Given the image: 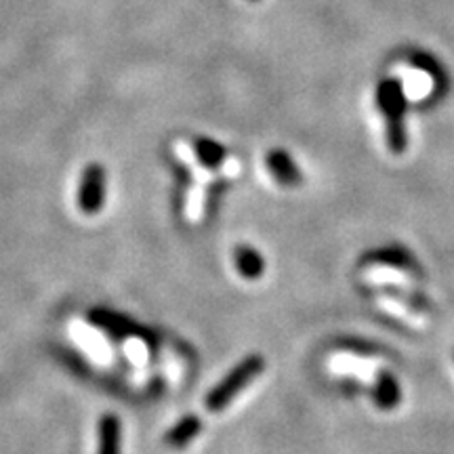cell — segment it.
<instances>
[{"instance_id": "9c48e42d", "label": "cell", "mask_w": 454, "mask_h": 454, "mask_svg": "<svg viewBox=\"0 0 454 454\" xmlns=\"http://www.w3.org/2000/svg\"><path fill=\"white\" fill-rule=\"evenodd\" d=\"M234 261L238 274L247 278V280H259L265 274V259L261 257V253L254 247H248V244L236 247Z\"/></svg>"}, {"instance_id": "30bf717a", "label": "cell", "mask_w": 454, "mask_h": 454, "mask_svg": "<svg viewBox=\"0 0 454 454\" xmlns=\"http://www.w3.org/2000/svg\"><path fill=\"white\" fill-rule=\"evenodd\" d=\"M411 64L417 67V70L429 74V76L434 78L435 87H440V93H444L448 89V74L444 70V66L440 64L438 57L425 53V51H417V53L411 55Z\"/></svg>"}, {"instance_id": "52a82bcc", "label": "cell", "mask_w": 454, "mask_h": 454, "mask_svg": "<svg viewBox=\"0 0 454 454\" xmlns=\"http://www.w3.org/2000/svg\"><path fill=\"white\" fill-rule=\"evenodd\" d=\"M372 402L381 411H394L402 402V389L397 379L389 371L377 374V381L372 385Z\"/></svg>"}, {"instance_id": "5b68a950", "label": "cell", "mask_w": 454, "mask_h": 454, "mask_svg": "<svg viewBox=\"0 0 454 454\" xmlns=\"http://www.w3.org/2000/svg\"><path fill=\"white\" fill-rule=\"evenodd\" d=\"M265 167L282 187H299L303 184V173L294 158L282 147H274L265 154Z\"/></svg>"}, {"instance_id": "277c9868", "label": "cell", "mask_w": 454, "mask_h": 454, "mask_svg": "<svg viewBox=\"0 0 454 454\" xmlns=\"http://www.w3.org/2000/svg\"><path fill=\"white\" fill-rule=\"evenodd\" d=\"M360 265H385V268L404 271V274L412 278L425 276L423 265L419 263V259L406 247H402V244H389V247H381L364 253V257L360 259Z\"/></svg>"}, {"instance_id": "8fae6325", "label": "cell", "mask_w": 454, "mask_h": 454, "mask_svg": "<svg viewBox=\"0 0 454 454\" xmlns=\"http://www.w3.org/2000/svg\"><path fill=\"white\" fill-rule=\"evenodd\" d=\"M194 154L198 160H200L204 167L208 168H217L223 164L227 158L225 147L217 144V141L208 139V137H196L194 139Z\"/></svg>"}, {"instance_id": "7a4b0ae2", "label": "cell", "mask_w": 454, "mask_h": 454, "mask_svg": "<svg viewBox=\"0 0 454 454\" xmlns=\"http://www.w3.org/2000/svg\"><path fill=\"white\" fill-rule=\"evenodd\" d=\"M263 371H265L263 356H259V354L247 356L240 364H236L234 368H231V371L227 372L211 391H208L204 404H207V408L211 412L225 411V408L234 402V397L240 395L244 387H247L248 383H253Z\"/></svg>"}, {"instance_id": "3957f363", "label": "cell", "mask_w": 454, "mask_h": 454, "mask_svg": "<svg viewBox=\"0 0 454 454\" xmlns=\"http://www.w3.org/2000/svg\"><path fill=\"white\" fill-rule=\"evenodd\" d=\"M106 194H107L106 167L99 162L87 164L81 175V184H78V192H76L78 208H81L84 215H98L106 204Z\"/></svg>"}, {"instance_id": "5bb4252c", "label": "cell", "mask_w": 454, "mask_h": 454, "mask_svg": "<svg viewBox=\"0 0 454 454\" xmlns=\"http://www.w3.org/2000/svg\"><path fill=\"white\" fill-rule=\"evenodd\" d=\"M253 3H257V0H253Z\"/></svg>"}, {"instance_id": "7c38bea8", "label": "cell", "mask_w": 454, "mask_h": 454, "mask_svg": "<svg viewBox=\"0 0 454 454\" xmlns=\"http://www.w3.org/2000/svg\"><path fill=\"white\" fill-rule=\"evenodd\" d=\"M385 293H389L391 297L404 301V305L408 308L414 309V311H429L431 305H429V299L423 297V294H417V293H406V291H397V288H385Z\"/></svg>"}, {"instance_id": "ba28073f", "label": "cell", "mask_w": 454, "mask_h": 454, "mask_svg": "<svg viewBox=\"0 0 454 454\" xmlns=\"http://www.w3.org/2000/svg\"><path fill=\"white\" fill-rule=\"evenodd\" d=\"M204 429V423L200 421V417L196 414H187V417L181 419L170 427L167 434H164V444L170 448H185L187 444H192L194 438H198V434Z\"/></svg>"}, {"instance_id": "6da1fadb", "label": "cell", "mask_w": 454, "mask_h": 454, "mask_svg": "<svg viewBox=\"0 0 454 454\" xmlns=\"http://www.w3.org/2000/svg\"><path fill=\"white\" fill-rule=\"evenodd\" d=\"M377 106L385 118V130H387V145L394 154H404L408 150L406 135V93L400 78H383L377 87Z\"/></svg>"}, {"instance_id": "8992f818", "label": "cell", "mask_w": 454, "mask_h": 454, "mask_svg": "<svg viewBox=\"0 0 454 454\" xmlns=\"http://www.w3.org/2000/svg\"><path fill=\"white\" fill-rule=\"evenodd\" d=\"M98 454H122V423L107 412L98 425Z\"/></svg>"}, {"instance_id": "4fadbf2b", "label": "cell", "mask_w": 454, "mask_h": 454, "mask_svg": "<svg viewBox=\"0 0 454 454\" xmlns=\"http://www.w3.org/2000/svg\"><path fill=\"white\" fill-rule=\"evenodd\" d=\"M343 348L348 351H354L356 356H366V357H374V356H385L383 349L374 343H366V340H345Z\"/></svg>"}]
</instances>
